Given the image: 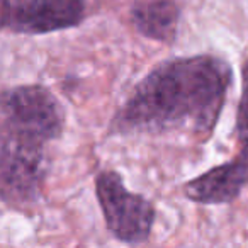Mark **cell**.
<instances>
[{"instance_id":"cell-4","label":"cell","mask_w":248,"mask_h":248,"mask_svg":"<svg viewBox=\"0 0 248 248\" xmlns=\"http://www.w3.org/2000/svg\"><path fill=\"white\" fill-rule=\"evenodd\" d=\"M46 177L45 146L0 138V197L5 207L28 211L38 204Z\"/></svg>"},{"instance_id":"cell-5","label":"cell","mask_w":248,"mask_h":248,"mask_svg":"<svg viewBox=\"0 0 248 248\" xmlns=\"http://www.w3.org/2000/svg\"><path fill=\"white\" fill-rule=\"evenodd\" d=\"M89 0H2V29L11 34L43 36L78 28Z\"/></svg>"},{"instance_id":"cell-8","label":"cell","mask_w":248,"mask_h":248,"mask_svg":"<svg viewBox=\"0 0 248 248\" xmlns=\"http://www.w3.org/2000/svg\"><path fill=\"white\" fill-rule=\"evenodd\" d=\"M234 136H236L238 146L248 145V58L241 65V93L236 107Z\"/></svg>"},{"instance_id":"cell-7","label":"cell","mask_w":248,"mask_h":248,"mask_svg":"<svg viewBox=\"0 0 248 248\" xmlns=\"http://www.w3.org/2000/svg\"><path fill=\"white\" fill-rule=\"evenodd\" d=\"M180 17L179 0H135L129 7V19L138 34L162 45L175 43Z\"/></svg>"},{"instance_id":"cell-2","label":"cell","mask_w":248,"mask_h":248,"mask_svg":"<svg viewBox=\"0 0 248 248\" xmlns=\"http://www.w3.org/2000/svg\"><path fill=\"white\" fill-rule=\"evenodd\" d=\"M0 138L36 146H48L62 138L65 109L41 83L9 87L0 100Z\"/></svg>"},{"instance_id":"cell-3","label":"cell","mask_w":248,"mask_h":248,"mask_svg":"<svg viewBox=\"0 0 248 248\" xmlns=\"http://www.w3.org/2000/svg\"><path fill=\"white\" fill-rule=\"evenodd\" d=\"M106 228L117 241L141 245L150 240L156 221L155 204L124 186L116 170H100L93 180Z\"/></svg>"},{"instance_id":"cell-6","label":"cell","mask_w":248,"mask_h":248,"mask_svg":"<svg viewBox=\"0 0 248 248\" xmlns=\"http://www.w3.org/2000/svg\"><path fill=\"white\" fill-rule=\"evenodd\" d=\"M248 186V145L240 146L228 162L213 167L207 172L187 180L182 186L186 199L202 206L231 204Z\"/></svg>"},{"instance_id":"cell-1","label":"cell","mask_w":248,"mask_h":248,"mask_svg":"<svg viewBox=\"0 0 248 248\" xmlns=\"http://www.w3.org/2000/svg\"><path fill=\"white\" fill-rule=\"evenodd\" d=\"M233 85V66L209 53L175 56L153 66L109 121L107 135L213 136Z\"/></svg>"}]
</instances>
